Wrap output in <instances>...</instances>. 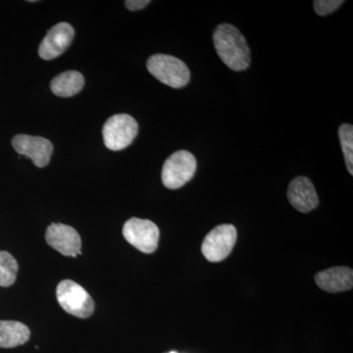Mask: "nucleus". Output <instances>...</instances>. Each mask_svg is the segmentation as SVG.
Listing matches in <instances>:
<instances>
[{
    "label": "nucleus",
    "instance_id": "obj_15",
    "mask_svg": "<svg viewBox=\"0 0 353 353\" xmlns=\"http://www.w3.org/2000/svg\"><path fill=\"white\" fill-rule=\"evenodd\" d=\"M17 261L10 253L0 252V285L3 288L10 287L15 283L17 277Z\"/></svg>",
    "mask_w": 353,
    "mask_h": 353
},
{
    "label": "nucleus",
    "instance_id": "obj_12",
    "mask_svg": "<svg viewBox=\"0 0 353 353\" xmlns=\"http://www.w3.org/2000/svg\"><path fill=\"white\" fill-rule=\"evenodd\" d=\"M315 282L327 292L336 294L350 290L353 287V271L350 267H333L316 274Z\"/></svg>",
    "mask_w": 353,
    "mask_h": 353
},
{
    "label": "nucleus",
    "instance_id": "obj_17",
    "mask_svg": "<svg viewBox=\"0 0 353 353\" xmlns=\"http://www.w3.org/2000/svg\"><path fill=\"white\" fill-rule=\"evenodd\" d=\"M313 3H314L315 12L318 15L326 16L340 8L343 1L341 0H315Z\"/></svg>",
    "mask_w": 353,
    "mask_h": 353
},
{
    "label": "nucleus",
    "instance_id": "obj_13",
    "mask_svg": "<svg viewBox=\"0 0 353 353\" xmlns=\"http://www.w3.org/2000/svg\"><path fill=\"white\" fill-rule=\"evenodd\" d=\"M31 332L23 323L0 321V347L12 348L29 341Z\"/></svg>",
    "mask_w": 353,
    "mask_h": 353
},
{
    "label": "nucleus",
    "instance_id": "obj_14",
    "mask_svg": "<svg viewBox=\"0 0 353 353\" xmlns=\"http://www.w3.org/2000/svg\"><path fill=\"white\" fill-rule=\"evenodd\" d=\"M85 79L77 71H67L55 77L51 81L50 88L53 94L60 97H73L82 90Z\"/></svg>",
    "mask_w": 353,
    "mask_h": 353
},
{
    "label": "nucleus",
    "instance_id": "obj_2",
    "mask_svg": "<svg viewBox=\"0 0 353 353\" xmlns=\"http://www.w3.org/2000/svg\"><path fill=\"white\" fill-rule=\"evenodd\" d=\"M148 69L158 81L171 88H181L190 82V72L187 65L171 55H153L148 59Z\"/></svg>",
    "mask_w": 353,
    "mask_h": 353
},
{
    "label": "nucleus",
    "instance_id": "obj_4",
    "mask_svg": "<svg viewBox=\"0 0 353 353\" xmlns=\"http://www.w3.org/2000/svg\"><path fill=\"white\" fill-rule=\"evenodd\" d=\"M57 297L60 306L69 314L78 318H88L94 313V303L82 285L71 280L59 283Z\"/></svg>",
    "mask_w": 353,
    "mask_h": 353
},
{
    "label": "nucleus",
    "instance_id": "obj_1",
    "mask_svg": "<svg viewBox=\"0 0 353 353\" xmlns=\"http://www.w3.org/2000/svg\"><path fill=\"white\" fill-rule=\"evenodd\" d=\"M213 41L218 57L230 69L243 71L250 67V48L245 37L234 26H218L213 34Z\"/></svg>",
    "mask_w": 353,
    "mask_h": 353
},
{
    "label": "nucleus",
    "instance_id": "obj_16",
    "mask_svg": "<svg viewBox=\"0 0 353 353\" xmlns=\"http://www.w3.org/2000/svg\"><path fill=\"white\" fill-rule=\"evenodd\" d=\"M341 150L345 157V164L350 175H353V127L352 125L343 124L339 129Z\"/></svg>",
    "mask_w": 353,
    "mask_h": 353
},
{
    "label": "nucleus",
    "instance_id": "obj_6",
    "mask_svg": "<svg viewBox=\"0 0 353 353\" xmlns=\"http://www.w3.org/2000/svg\"><path fill=\"white\" fill-rule=\"evenodd\" d=\"M236 229L233 225L223 224L209 232L201 245L202 254L210 262L226 259L236 245Z\"/></svg>",
    "mask_w": 353,
    "mask_h": 353
},
{
    "label": "nucleus",
    "instance_id": "obj_3",
    "mask_svg": "<svg viewBox=\"0 0 353 353\" xmlns=\"http://www.w3.org/2000/svg\"><path fill=\"white\" fill-rule=\"evenodd\" d=\"M138 122L128 114H116L104 124V145L108 150L118 152L128 148L138 136Z\"/></svg>",
    "mask_w": 353,
    "mask_h": 353
},
{
    "label": "nucleus",
    "instance_id": "obj_11",
    "mask_svg": "<svg viewBox=\"0 0 353 353\" xmlns=\"http://www.w3.org/2000/svg\"><path fill=\"white\" fill-rule=\"evenodd\" d=\"M288 199L292 208L303 213L310 212L319 204V197L314 185L307 176H297L290 182Z\"/></svg>",
    "mask_w": 353,
    "mask_h": 353
},
{
    "label": "nucleus",
    "instance_id": "obj_5",
    "mask_svg": "<svg viewBox=\"0 0 353 353\" xmlns=\"http://www.w3.org/2000/svg\"><path fill=\"white\" fill-rule=\"evenodd\" d=\"M196 171V157L187 150H179L165 161L162 182L168 189H180L194 178Z\"/></svg>",
    "mask_w": 353,
    "mask_h": 353
},
{
    "label": "nucleus",
    "instance_id": "obj_18",
    "mask_svg": "<svg viewBox=\"0 0 353 353\" xmlns=\"http://www.w3.org/2000/svg\"><path fill=\"white\" fill-rule=\"evenodd\" d=\"M150 3V0H129L125 2V6L131 11L141 10Z\"/></svg>",
    "mask_w": 353,
    "mask_h": 353
},
{
    "label": "nucleus",
    "instance_id": "obj_8",
    "mask_svg": "<svg viewBox=\"0 0 353 353\" xmlns=\"http://www.w3.org/2000/svg\"><path fill=\"white\" fill-rule=\"evenodd\" d=\"M46 243L65 256L77 257L82 254L80 234L68 225L51 224L46 230Z\"/></svg>",
    "mask_w": 353,
    "mask_h": 353
},
{
    "label": "nucleus",
    "instance_id": "obj_19",
    "mask_svg": "<svg viewBox=\"0 0 353 353\" xmlns=\"http://www.w3.org/2000/svg\"><path fill=\"white\" fill-rule=\"evenodd\" d=\"M169 353H176V352H169Z\"/></svg>",
    "mask_w": 353,
    "mask_h": 353
},
{
    "label": "nucleus",
    "instance_id": "obj_10",
    "mask_svg": "<svg viewBox=\"0 0 353 353\" xmlns=\"http://www.w3.org/2000/svg\"><path fill=\"white\" fill-rule=\"evenodd\" d=\"M74 36L75 31L68 23L55 25L41 41L39 48V57L44 60H52L60 57L69 48Z\"/></svg>",
    "mask_w": 353,
    "mask_h": 353
},
{
    "label": "nucleus",
    "instance_id": "obj_7",
    "mask_svg": "<svg viewBox=\"0 0 353 353\" xmlns=\"http://www.w3.org/2000/svg\"><path fill=\"white\" fill-rule=\"evenodd\" d=\"M123 234L128 243L143 253L157 250L159 241V229L150 220L131 218L125 223Z\"/></svg>",
    "mask_w": 353,
    "mask_h": 353
},
{
    "label": "nucleus",
    "instance_id": "obj_9",
    "mask_svg": "<svg viewBox=\"0 0 353 353\" xmlns=\"http://www.w3.org/2000/svg\"><path fill=\"white\" fill-rule=\"evenodd\" d=\"M14 150L19 154L31 158L32 163L43 168L50 163L53 145L48 139L41 137L18 134L12 139Z\"/></svg>",
    "mask_w": 353,
    "mask_h": 353
}]
</instances>
